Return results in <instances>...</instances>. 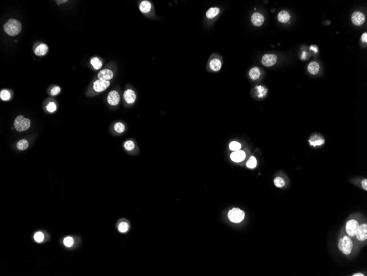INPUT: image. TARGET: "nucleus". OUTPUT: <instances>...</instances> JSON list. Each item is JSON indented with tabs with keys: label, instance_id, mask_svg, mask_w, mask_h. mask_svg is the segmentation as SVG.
<instances>
[{
	"label": "nucleus",
	"instance_id": "obj_41",
	"mask_svg": "<svg viewBox=\"0 0 367 276\" xmlns=\"http://www.w3.org/2000/svg\"><path fill=\"white\" fill-rule=\"evenodd\" d=\"M306 57H307V52H303V55H302V59H303V60H304V59H306Z\"/></svg>",
	"mask_w": 367,
	"mask_h": 276
},
{
	"label": "nucleus",
	"instance_id": "obj_23",
	"mask_svg": "<svg viewBox=\"0 0 367 276\" xmlns=\"http://www.w3.org/2000/svg\"><path fill=\"white\" fill-rule=\"evenodd\" d=\"M309 141L311 145L313 146H320L321 144L324 143V140L319 136L315 135L312 137Z\"/></svg>",
	"mask_w": 367,
	"mask_h": 276
},
{
	"label": "nucleus",
	"instance_id": "obj_20",
	"mask_svg": "<svg viewBox=\"0 0 367 276\" xmlns=\"http://www.w3.org/2000/svg\"><path fill=\"white\" fill-rule=\"evenodd\" d=\"M320 67L319 64L316 62H312L309 64L308 66V70L309 72L312 75H316L318 74L319 71Z\"/></svg>",
	"mask_w": 367,
	"mask_h": 276
},
{
	"label": "nucleus",
	"instance_id": "obj_26",
	"mask_svg": "<svg viewBox=\"0 0 367 276\" xmlns=\"http://www.w3.org/2000/svg\"><path fill=\"white\" fill-rule=\"evenodd\" d=\"M91 64L95 70H99L102 67V63L100 59L97 57H94L91 60Z\"/></svg>",
	"mask_w": 367,
	"mask_h": 276
},
{
	"label": "nucleus",
	"instance_id": "obj_32",
	"mask_svg": "<svg viewBox=\"0 0 367 276\" xmlns=\"http://www.w3.org/2000/svg\"><path fill=\"white\" fill-rule=\"evenodd\" d=\"M44 234L42 232H37L34 235L35 241L37 243H42L44 241Z\"/></svg>",
	"mask_w": 367,
	"mask_h": 276
},
{
	"label": "nucleus",
	"instance_id": "obj_13",
	"mask_svg": "<svg viewBox=\"0 0 367 276\" xmlns=\"http://www.w3.org/2000/svg\"><path fill=\"white\" fill-rule=\"evenodd\" d=\"M251 22L256 27H260L264 22V17L260 13H254L251 17Z\"/></svg>",
	"mask_w": 367,
	"mask_h": 276
},
{
	"label": "nucleus",
	"instance_id": "obj_18",
	"mask_svg": "<svg viewBox=\"0 0 367 276\" xmlns=\"http://www.w3.org/2000/svg\"><path fill=\"white\" fill-rule=\"evenodd\" d=\"M151 8V3L148 1H143L139 5V9L141 12L143 13H147L150 12Z\"/></svg>",
	"mask_w": 367,
	"mask_h": 276
},
{
	"label": "nucleus",
	"instance_id": "obj_27",
	"mask_svg": "<svg viewBox=\"0 0 367 276\" xmlns=\"http://www.w3.org/2000/svg\"><path fill=\"white\" fill-rule=\"evenodd\" d=\"M114 129L118 133H122L125 130V126L122 122H118L114 124Z\"/></svg>",
	"mask_w": 367,
	"mask_h": 276
},
{
	"label": "nucleus",
	"instance_id": "obj_21",
	"mask_svg": "<svg viewBox=\"0 0 367 276\" xmlns=\"http://www.w3.org/2000/svg\"><path fill=\"white\" fill-rule=\"evenodd\" d=\"M124 149L129 152H134L136 151V145L133 141L132 140H128L124 143Z\"/></svg>",
	"mask_w": 367,
	"mask_h": 276
},
{
	"label": "nucleus",
	"instance_id": "obj_29",
	"mask_svg": "<svg viewBox=\"0 0 367 276\" xmlns=\"http://www.w3.org/2000/svg\"><path fill=\"white\" fill-rule=\"evenodd\" d=\"M256 88L257 91L258 97L259 98H263L266 95L267 92V89H265L264 87L261 86H257Z\"/></svg>",
	"mask_w": 367,
	"mask_h": 276
},
{
	"label": "nucleus",
	"instance_id": "obj_25",
	"mask_svg": "<svg viewBox=\"0 0 367 276\" xmlns=\"http://www.w3.org/2000/svg\"><path fill=\"white\" fill-rule=\"evenodd\" d=\"M29 146V143L27 139H20L17 142V149L20 151H24L27 149Z\"/></svg>",
	"mask_w": 367,
	"mask_h": 276
},
{
	"label": "nucleus",
	"instance_id": "obj_8",
	"mask_svg": "<svg viewBox=\"0 0 367 276\" xmlns=\"http://www.w3.org/2000/svg\"><path fill=\"white\" fill-rule=\"evenodd\" d=\"M356 236L357 239L360 242H363L367 239V224H362L358 226L356 232Z\"/></svg>",
	"mask_w": 367,
	"mask_h": 276
},
{
	"label": "nucleus",
	"instance_id": "obj_30",
	"mask_svg": "<svg viewBox=\"0 0 367 276\" xmlns=\"http://www.w3.org/2000/svg\"><path fill=\"white\" fill-rule=\"evenodd\" d=\"M63 244L67 247H71L74 244V240L71 237H67L64 239Z\"/></svg>",
	"mask_w": 367,
	"mask_h": 276
},
{
	"label": "nucleus",
	"instance_id": "obj_17",
	"mask_svg": "<svg viewBox=\"0 0 367 276\" xmlns=\"http://www.w3.org/2000/svg\"><path fill=\"white\" fill-rule=\"evenodd\" d=\"M290 15L289 13L286 11H282L277 15V19L280 22L282 23H286L290 20Z\"/></svg>",
	"mask_w": 367,
	"mask_h": 276
},
{
	"label": "nucleus",
	"instance_id": "obj_10",
	"mask_svg": "<svg viewBox=\"0 0 367 276\" xmlns=\"http://www.w3.org/2000/svg\"><path fill=\"white\" fill-rule=\"evenodd\" d=\"M277 56L274 54H265L263 56L262 63L266 67L274 65L277 61Z\"/></svg>",
	"mask_w": 367,
	"mask_h": 276
},
{
	"label": "nucleus",
	"instance_id": "obj_4",
	"mask_svg": "<svg viewBox=\"0 0 367 276\" xmlns=\"http://www.w3.org/2000/svg\"><path fill=\"white\" fill-rule=\"evenodd\" d=\"M245 212L238 208H234L229 211L228 216L229 220L234 223H239L243 220Z\"/></svg>",
	"mask_w": 367,
	"mask_h": 276
},
{
	"label": "nucleus",
	"instance_id": "obj_15",
	"mask_svg": "<svg viewBox=\"0 0 367 276\" xmlns=\"http://www.w3.org/2000/svg\"><path fill=\"white\" fill-rule=\"evenodd\" d=\"M245 153L242 151L234 152L230 156L231 160L236 163L243 161V160L245 159Z\"/></svg>",
	"mask_w": 367,
	"mask_h": 276
},
{
	"label": "nucleus",
	"instance_id": "obj_31",
	"mask_svg": "<svg viewBox=\"0 0 367 276\" xmlns=\"http://www.w3.org/2000/svg\"><path fill=\"white\" fill-rule=\"evenodd\" d=\"M0 98L3 101H7L11 98V93L7 90H2L0 93Z\"/></svg>",
	"mask_w": 367,
	"mask_h": 276
},
{
	"label": "nucleus",
	"instance_id": "obj_5",
	"mask_svg": "<svg viewBox=\"0 0 367 276\" xmlns=\"http://www.w3.org/2000/svg\"><path fill=\"white\" fill-rule=\"evenodd\" d=\"M131 228V223L127 219L123 218L117 223V230L121 234H127L130 230Z\"/></svg>",
	"mask_w": 367,
	"mask_h": 276
},
{
	"label": "nucleus",
	"instance_id": "obj_39",
	"mask_svg": "<svg viewBox=\"0 0 367 276\" xmlns=\"http://www.w3.org/2000/svg\"><path fill=\"white\" fill-rule=\"evenodd\" d=\"M310 49H311V50H312V51H313V52H314L315 53H317V52H318V47H316V46H315V45L311 46V48H310Z\"/></svg>",
	"mask_w": 367,
	"mask_h": 276
},
{
	"label": "nucleus",
	"instance_id": "obj_7",
	"mask_svg": "<svg viewBox=\"0 0 367 276\" xmlns=\"http://www.w3.org/2000/svg\"><path fill=\"white\" fill-rule=\"evenodd\" d=\"M110 86V81H103V80H101V79H98L94 82L93 88L95 92L100 93V92L105 91L106 89L109 87Z\"/></svg>",
	"mask_w": 367,
	"mask_h": 276
},
{
	"label": "nucleus",
	"instance_id": "obj_2",
	"mask_svg": "<svg viewBox=\"0 0 367 276\" xmlns=\"http://www.w3.org/2000/svg\"><path fill=\"white\" fill-rule=\"evenodd\" d=\"M339 249L344 254H350L352 250L353 244L350 238L348 236H344L339 240L338 244Z\"/></svg>",
	"mask_w": 367,
	"mask_h": 276
},
{
	"label": "nucleus",
	"instance_id": "obj_34",
	"mask_svg": "<svg viewBox=\"0 0 367 276\" xmlns=\"http://www.w3.org/2000/svg\"><path fill=\"white\" fill-rule=\"evenodd\" d=\"M229 148L231 151H240V149L241 148V145L238 142L234 141V142L230 143V144L229 145Z\"/></svg>",
	"mask_w": 367,
	"mask_h": 276
},
{
	"label": "nucleus",
	"instance_id": "obj_6",
	"mask_svg": "<svg viewBox=\"0 0 367 276\" xmlns=\"http://www.w3.org/2000/svg\"><path fill=\"white\" fill-rule=\"evenodd\" d=\"M359 225V223L358 222L357 220L351 219L348 221L346 224V233L351 237H355L356 235V232Z\"/></svg>",
	"mask_w": 367,
	"mask_h": 276
},
{
	"label": "nucleus",
	"instance_id": "obj_40",
	"mask_svg": "<svg viewBox=\"0 0 367 276\" xmlns=\"http://www.w3.org/2000/svg\"><path fill=\"white\" fill-rule=\"evenodd\" d=\"M56 2H57L58 5H61V4H62V3H66V2H67V1H65V0H63V1H57Z\"/></svg>",
	"mask_w": 367,
	"mask_h": 276
},
{
	"label": "nucleus",
	"instance_id": "obj_22",
	"mask_svg": "<svg viewBox=\"0 0 367 276\" xmlns=\"http://www.w3.org/2000/svg\"><path fill=\"white\" fill-rule=\"evenodd\" d=\"M219 12H220V10H219V8L212 7L207 11L206 15L207 18L213 19L214 17H216V16L219 14Z\"/></svg>",
	"mask_w": 367,
	"mask_h": 276
},
{
	"label": "nucleus",
	"instance_id": "obj_1",
	"mask_svg": "<svg viewBox=\"0 0 367 276\" xmlns=\"http://www.w3.org/2000/svg\"><path fill=\"white\" fill-rule=\"evenodd\" d=\"M5 33L10 36H15L18 34L22 30V25L18 20L11 19L5 23L3 26Z\"/></svg>",
	"mask_w": 367,
	"mask_h": 276
},
{
	"label": "nucleus",
	"instance_id": "obj_14",
	"mask_svg": "<svg viewBox=\"0 0 367 276\" xmlns=\"http://www.w3.org/2000/svg\"><path fill=\"white\" fill-rule=\"evenodd\" d=\"M113 72L111 70L108 69L102 70L98 74V77L99 79L103 81H110L113 77Z\"/></svg>",
	"mask_w": 367,
	"mask_h": 276
},
{
	"label": "nucleus",
	"instance_id": "obj_12",
	"mask_svg": "<svg viewBox=\"0 0 367 276\" xmlns=\"http://www.w3.org/2000/svg\"><path fill=\"white\" fill-rule=\"evenodd\" d=\"M124 99L126 103L131 104L135 102L136 99V95L135 92L133 90L128 89L125 91L123 94Z\"/></svg>",
	"mask_w": 367,
	"mask_h": 276
},
{
	"label": "nucleus",
	"instance_id": "obj_11",
	"mask_svg": "<svg viewBox=\"0 0 367 276\" xmlns=\"http://www.w3.org/2000/svg\"><path fill=\"white\" fill-rule=\"evenodd\" d=\"M351 20L354 25H360L364 23L365 18L363 13L360 11H356L353 13Z\"/></svg>",
	"mask_w": 367,
	"mask_h": 276
},
{
	"label": "nucleus",
	"instance_id": "obj_33",
	"mask_svg": "<svg viewBox=\"0 0 367 276\" xmlns=\"http://www.w3.org/2000/svg\"><path fill=\"white\" fill-rule=\"evenodd\" d=\"M275 185L277 188H282L285 185V181L281 177H277L274 180Z\"/></svg>",
	"mask_w": 367,
	"mask_h": 276
},
{
	"label": "nucleus",
	"instance_id": "obj_24",
	"mask_svg": "<svg viewBox=\"0 0 367 276\" xmlns=\"http://www.w3.org/2000/svg\"><path fill=\"white\" fill-rule=\"evenodd\" d=\"M249 76L250 78L253 80H257L260 78V69L257 67H253L251 70L249 72Z\"/></svg>",
	"mask_w": 367,
	"mask_h": 276
},
{
	"label": "nucleus",
	"instance_id": "obj_3",
	"mask_svg": "<svg viewBox=\"0 0 367 276\" xmlns=\"http://www.w3.org/2000/svg\"><path fill=\"white\" fill-rule=\"evenodd\" d=\"M31 122L29 119L25 118L23 115L17 116L15 120L14 126L15 129L18 132L27 131L30 127Z\"/></svg>",
	"mask_w": 367,
	"mask_h": 276
},
{
	"label": "nucleus",
	"instance_id": "obj_28",
	"mask_svg": "<svg viewBox=\"0 0 367 276\" xmlns=\"http://www.w3.org/2000/svg\"><path fill=\"white\" fill-rule=\"evenodd\" d=\"M256 165L257 160L256 159L255 157L253 156H251L246 163V166L250 169L255 168L256 166Z\"/></svg>",
	"mask_w": 367,
	"mask_h": 276
},
{
	"label": "nucleus",
	"instance_id": "obj_35",
	"mask_svg": "<svg viewBox=\"0 0 367 276\" xmlns=\"http://www.w3.org/2000/svg\"><path fill=\"white\" fill-rule=\"evenodd\" d=\"M46 109L49 112H54L57 109V106H56L55 103L54 102H50V103H49L48 105H47Z\"/></svg>",
	"mask_w": 367,
	"mask_h": 276
},
{
	"label": "nucleus",
	"instance_id": "obj_19",
	"mask_svg": "<svg viewBox=\"0 0 367 276\" xmlns=\"http://www.w3.org/2000/svg\"><path fill=\"white\" fill-rule=\"evenodd\" d=\"M221 62L218 59H213L210 61L209 66L212 71L217 72L219 71L221 67Z\"/></svg>",
	"mask_w": 367,
	"mask_h": 276
},
{
	"label": "nucleus",
	"instance_id": "obj_16",
	"mask_svg": "<svg viewBox=\"0 0 367 276\" xmlns=\"http://www.w3.org/2000/svg\"><path fill=\"white\" fill-rule=\"evenodd\" d=\"M48 50H49V48H48V47L46 44H40L39 46H37V48L35 49L34 52L37 56H44L48 52Z\"/></svg>",
	"mask_w": 367,
	"mask_h": 276
},
{
	"label": "nucleus",
	"instance_id": "obj_37",
	"mask_svg": "<svg viewBox=\"0 0 367 276\" xmlns=\"http://www.w3.org/2000/svg\"><path fill=\"white\" fill-rule=\"evenodd\" d=\"M362 185L363 188L365 189V190H367V179H365L363 180L362 182Z\"/></svg>",
	"mask_w": 367,
	"mask_h": 276
},
{
	"label": "nucleus",
	"instance_id": "obj_9",
	"mask_svg": "<svg viewBox=\"0 0 367 276\" xmlns=\"http://www.w3.org/2000/svg\"><path fill=\"white\" fill-rule=\"evenodd\" d=\"M107 102L112 106H116L119 104L120 100V97L119 93L117 91H112L110 92L107 96Z\"/></svg>",
	"mask_w": 367,
	"mask_h": 276
},
{
	"label": "nucleus",
	"instance_id": "obj_42",
	"mask_svg": "<svg viewBox=\"0 0 367 276\" xmlns=\"http://www.w3.org/2000/svg\"><path fill=\"white\" fill-rule=\"evenodd\" d=\"M353 276H364V275H363V274H360V273H358V274H353Z\"/></svg>",
	"mask_w": 367,
	"mask_h": 276
},
{
	"label": "nucleus",
	"instance_id": "obj_38",
	"mask_svg": "<svg viewBox=\"0 0 367 276\" xmlns=\"http://www.w3.org/2000/svg\"><path fill=\"white\" fill-rule=\"evenodd\" d=\"M362 38V40L363 42H365V43H367V33H364V34H363L362 35V38Z\"/></svg>",
	"mask_w": 367,
	"mask_h": 276
},
{
	"label": "nucleus",
	"instance_id": "obj_36",
	"mask_svg": "<svg viewBox=\"0 0 367 276\" xmlns=\"http://www.w3.org/2000/svg\"><path fill=\"white\" fill-rule=\"evenodd\" d=\"M61 92V88L59 86H55L54 87V88L51 89V95H57L58 94L60 93Z\"/></svg>",
	"mask_w": 367,
	"mask_h": 276
}]
</instances>
